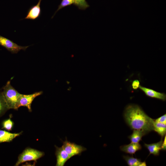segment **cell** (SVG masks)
<instances>
[{
  "instance_id": "cell-1",
  "label": "cell",
  "mask_w": 166,
  "mask_h": 166,
  "mask_svg": "<svg viewBox=\"0 0 166 166\" xmlns=\"http://www.w3.org/2000/svg\"><path fill=\"white\" fill-rule=\"evenodd\" d=\"M124 116L126 123L132 130H141L147 134L153 131L154 119L147 115L137 105L127 106Z\"/></svg>"
},
{
  "instance_id": "cell-2",
  "label": "cell",
  "mask_w": 166,
  "mask_h": 166,
  "mask_svg": "<svg viewBox=\"0 0 166 166\" xmlns=\"http://www.w3.org/2000/svg\"><path fill=\"white\" fill-rule=\"evenodd\" d=\"M2 91L9 109L18 110V103L20 93L11 85L10 81L7 82Z\"/></svg>"
},
{
  "instance_id": "cell-3",
  "label": "cell",
  "mask_w": 166,
  "mask_h": 166,
  "mask_svg": "<svg viewBox=\"0 0 166 166\" xmlns=\"http://www.w3.org/2000/svg\"><path fill=\"white\" fill-rule=\"evenodd\" d=\"M44 155V152L30 148H27L19 155L18 160L14 165L18 166L27 161H36Z\"/></svg>"
},
{
  "instance_id": "cell-4",
  "label": "cell",
  "mask_w": 166,
  "mask_h": 166,
  "mask_svg": "<svg viewBox=\"0 0 166 166\" xmlns=\"http://www.w3.org/2000/svg\"><path fill=\"white\" fill-rule=\"evenodd\" d=\"M68 154L70 158L76 155H80L82 152L86 150V148L83 146L71 142L66 140L63 142L62 146Z\"/></svg>"
},
{
  "instance_id": "cell-5",
  "label": "cell",
  "mask_w": 166,
  "mask_h": 166,
  "mask_svg": "<svg viewBox=\"0 0 166 166\" xmlns=\"http://www.w3.org/2000/svg\"><path fill=\"white\" fill-rule=\"evenodd\" d=\"M43 93L42 91L35 92L30 94H20L18 103V109L21 106L26 107L29 111L31 112V104L34 99Z\"/></svg>"
},
{
  "instance_id": "cell-6",
  "label": "cell",
  "mask_w": 166,
  "mask_h": 166,
  "mask_svg": "<svg viewBox=\"0 0 166 166\" xmlns=\"http://www.w3.org/2000/svg\"><path fill=\"white\" fill-rule=\"evenodd\" d=\"M0 45L12 53H17L21 50H25L29 46H22L13 41L0 35Z\"/></svg>"
},
{
  "instance_id": "cell-7",
  "label": "cell",
  "mask_w": 166,
  "mask_h": 166,
  "mask_svg": "<svg viewBox=\"0 0 166 166\" xmlns=\"http://www.w3.org/2000/svg\"><path fill=\"white\" fill-rule=\"evenodd\" d=\"M56 148L55 154L56 156V166H64L66 162L70 158L66 151L62 146L58 147L55 146Z\"/></svg>"
},
{
  "instance_id": "cell-8",
  "label": "cell",
  "mask_w": 166,
  "mask_h": 166,
  "mask_svg": "<svg viewBox=\"0 0 166 166\" xmlns=\"http://www.w3.org/2000/svg\"><path fill=\"white\" fill-rule=\"evenodd\" d=\"M42 0H39L37 4L31 7L28 10L25 19L35 20L38 18L41 14L40 4Z\"/></svg>"
},
{
  "instance_id": "cell-9",
  "label": "cell",
  "mask_w": 166,
  "mask_h": 166,
  "mask_svg": "<svg viewBox=\"0 0 166 166\" xmlns=\"http://www.w3.org/2000/svg\"><path fill=\"white\" fill-rule=\"evenodd\" d=\"M139 88L148 97L161 100L163 101H165L166 100V94L163 93L157 92L153 89L142 86L140 85Z\"/></svg>"
},
{
  "instance_id": "cell-10",
  "label": "cell",
  "mask_w": 166,
  "mask_h": 166,
  "mask_svg": "<svg viewBox=\"0 0 166 166\" xmlns=\"http://www.w3.org/2000/svg\"><path fill=\"white\" fill-rule=\"evenodd\" d=\"M22 132V131H21L18 133H12L0 129V144L5 142H10L16 137L20 135Z\"/></svg>"
},
{
  "instance_id": "cell-11",
  "label": "cell",
  "mask_w": 166,
  "mask_h": 166,
  "mask_svg": "<svg viewBox=\"0 0 166 166\" xmlns=\"http://www.w3.org/2000/svg\"><path fill=\"white\" fill-rule=\"evenodd\" d=\"M142 148L140 144L139 143L131 142L127 144L122 145L120 147L121 150L126 153L131 154L132 156L136 152L140 150Z\"/></svg>"
},
{
  "instance_id": "cell-12",
  "label": "cell",
  "mask_w": 166,
  "mask_h": 166,
  "mask_svg": "<svg viewBox=\"0 0 166 166\" xmlns=\"http://www.w3.org/2000/svg\"><path fill=\"white\" fill-rule=\"evenodd\" d=\"M163 139L161 138V140L159 142L151 144H144V146L149 151V154L154 156H158L160 154V151L161 149V146L163 142Z\"/></svg>"
},
{
  "instance_id": "cell-13",
  "label": "cell",
  "mask_w": 166,
  "mask_h": 166,
  "mask_svg": "<svg viewBox=\"0 0 166 166\" xmlns=\"http://www.w3.org/2000/svg\"><path fill=\"white\" fill-rule=\"evenodd\" d=\"M147 133L141 130H133L132 134L128 136L131 141L132 143H139L141 140L142 137Z\"/></svg>"
},
{
  "instance_id": "cell-14",
  "label": "cell",
  "mask_w": 166,
  "mask_h": 166,
  "mask_svg": "<svg viewBox=\"0 0 166 166\" xmlns=\"http://www.w3.org/2000/svg\"><path fill=\"white\" fill-rule=\"evenodd\" d=\"M153 127V131L157 132L163 138L166 133V124L156 122L154 121Z\"/></svg>"
},
{
  "instance_id": "cell-15",
  "label": "cell",
  "mask_w": 166,
  "mask_h": 166,
  "mask_svg": "<svg viewBox=\"0 0 166 166\" xmlns=\"http://www.w3.org/2000/svg\"><path fill=\"white\" fill-rule=\"evenodd\" d=\"M9 108L5 100L2 91L0 90V117L4 115Z\"/></svg>"
},
{
  "instance_id": "cell-16",
  "label": "cell",
  "mask_w": 166,
  "mask_h": 166,
  "mask_svg": "<svg viewBox=\"0 0 166 166\" xmlns=\"http://www.w3.org/2000/svg\"><path fill=\"white\" fill-rule=\"evenodd\" d=\"M124 159L129 166H139L141 162L140 159L134 158L133 156H123Z\"/></svg>"
},
{
  "instance_id": "cell-17",
  "label": "cell",
  "mask_w": 166,
  "mask_h": 166,
  "mask_svg": "<svg viewBox=\"0 0 166 166\" xmlns=\"http://www.w3.org/2000/svg\"><path fill=\"white\" fill-rule=\"evenodd\" d=\"M11 117L4 120L2 122V128L7 131H11L14 125V122L11 120Z\"/></svg>"
},
{
  "instance_id": "cell-18",
  "label": "cell",
  "mask_w": 166,
  "mask_h": 166,
  "mask_svg": "<svg viewBox=\"0 0 166 166\" xmlns=\"http://www.w3.org/2000/svg\"><path fill=\"white\" fill-rule=\"evenodd\" d=\"M74 4L81 10H85L89 6L85 0H73Z\"/></svg>"
},
{
  "instance_id": "cell-19",
  "label": "cell",
  "mask_w": 166,
  "mask_h": 166,
  "mask_svg": "<svg viewBox=\"0 0 166 166\" xmlns=\"http://www.w3.org/2000/svg\"><path fill=\"white\" fill-rule=\"evenodd\" d=\"M74 2L73 0H62L60 4L59 5L57 10L55 12L54 15L53 16V17L54 16L57 12L59 10L65 7L70 5L72 4H74Z\"/></svg>"
},
{
  "instance_id": "cell-20",
  "label": "cell",
  "mask_w": 166,
  "mask_h": 166,
  "mask_svg": "<svg viewBox=\"0 0 166 166\" xmlns=\"http://www.w3.org/2000/svg\"><path fill=\"white\" fill-rule=\"evenodd\" d=\"M156 122H158L166 124V114L156 119H154Z\"/></svg>"
},
{
  "instance_id": "cell-21",
  "label": "cell",
  "mask_w": 166,
  "mask_h": 166,
  "mask_svg": "<svg viewBox=\"0 0 166 166\" xmlns=\"http://www.w3.org/2000/svg\"><path fill=\"white\" fill-rule=\"evenodd\" d=\"M140 85V81L138 80H134L132 84V87L134 89H137Z\"/></svg>"
},
{
  "instance_id": "cell-22",
  "label": "cell",
  "mask_w": 166,
  "mask_h": 166,
  "mask_svg": "<svg viewBox=\"0 0 166 166\" xmlns=\"http://www.w3.org/2000/svg\"><path fill=\"white\" fill-rule=\"evenodd\" d=\"M166 135H165L164 141L161 146V149L163 150H165L166 149Z\"/></svg>"
},
{
  "instance_id": "cell-23",
  "label": "cell",
  "mask_w": 166,
  "mask_h": 166,
  "mask_svg": "<svg viewBox=\"0 0 166 166\" xmlns=\"http://www.w3.org/2000/svg\"><path fill=\"white\" fill-rule=\"evenodd\" d=\"M146 166V162L145 161L142 162H141L140 164L139 165V166Z\"/></svg>"
}]
</instances>
